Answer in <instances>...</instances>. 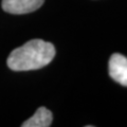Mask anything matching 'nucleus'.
Masks as SVG:
<instances>
[{
  "mask_svg": "<svg viewBox=\"0 0 127 127\" xmlns=\"http://www.w3.org/2000/svg\"><path fill=\"white\" fill-rule=\"evenodd\" d=\"M53 114L46 107H39L29 120L22 123V127H49L52 124Z\"/></svg>",
  "mask_w": 127,
  "mask_h": 127,
  "instance_id": "obj_4",
  "label": "nucleus"
},
{
  "mask_svg": "<svg viewBox=\"0 0 127 127\" xmlns=\"http://www.w3.org/2000/svg\"><path fill=\"white\" fill-rule=\"evenodd\" d=\"M45 0H2V9L6 13L20 15L38 10Z\"/></svg>",
  "mask_w": 127,
  "mask_h": 127,
  "instance_id": "obj_2",
  "label": "nucleus"
},
{
  "mask_svg": "<svg viewBox=\"0 0 127 127\" xmlns=\"http://www.w3.org/2000/svg\"><path fill=\"white\" fill-rule=\"evenodd\" d=\"M108 71L114 82L127 87V57L119 53L112 54L109 59Z\"/></svg>",
  "mask_w": 127,
  "mask_h": 127,
  "instance_id": "obj_3",
  "label": "nucleus"
},
{
  "mask_svg": "<svg viewBox=\"0 0 127 127\" xmlns=\"http://www.w3.org/2000/svg\"><path fill=\"white\" fill-rule=\"evenodd\" d=\"M55 56V47L42 39H32L13 50L7 57V67L13 71H30L46 67Z\"/></svg>",
  "mask_w": 127,
  "mask_h": 127,
  "instance_id": "obj_1",
  "label": "nucleus"
}]
</instances>
